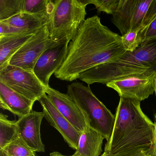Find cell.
<instances>
[{
  "label": "cell",
  "mask_w": 156,
  "mask_h": 156,
  "mask_svg": "<svg viewBox=\"0 0 156 156\" xmlns=\"http://www.w3.org/2000/svg\"><path fill=\"white\" fill-rule=\"evenodd\" d=\"M70 42L66 40L56 42L40 56L34 69V73L45 87L49 86L53 74L60 69L64 62Z\"/></svg>",
  "instance_id": "cell-9"
},
{
  "label": "cell",
  "mask_w": 156,
  "mask_h": 156,
  "mask_svg": "<svg viewBox=\"0 0 156 156\" xmlns=\"http://www.w3.org/2000/svg\"><path fill=\"white\" fill-rule=\"evenodd\" d=\"M0 156H8L6 153L4 152V151L2 149H0Z\"/></svg>",
  "instance_id": "cell-28"
},
{
  "label": "cell",
  "mask_w": 156,
  "mask_h": 156,
  "mask_svg": "<svg viewBox=\"0 0 156 156\" xmlns=\"http://www.w3.org/2000/svg\"><path fill=\"white\" fill-rule=\"evenodd\" d=\"M154 92H155V94L156 96V74L155 77V82H154Z\"/></svg>",
  "instance_id": "cell-29"
},
{
  "label": "cell",
  "mask_w": 156,
  "mask_h": 156,
  "mask_svg": "<svg viewBox=\"0 0 156 156\" xmlns=\"http://www.w3.org/2000/svg\"><path fill=\"white\" fill-rule=\"evenodd\" d=\"M139 30L130 31L121 36L122 43L127 51H133L141 43L139 36Z\"/></svg>",
  "instance_id": "cell-24"
},
{
  "label": "cell",
  "mask_w": 156,
  "mask_h": 156,
  "mask_svg": "<svg viewBox=\"0 0 156 156\" xmlns=\"http://www.w3.org/2000/svg\"><path fill=\"white\" fill-rule=\"evenodd\" d=\"M34 103L0 82V107L2 109L22 117L33 111Z\"/></svg>",
  "instance_id": "cell-14"
},
{
  "label": "cell",
  "mask_w": 156,
  "mask_h": 156,
  "mask_svg": "<svg viewBox=\"0 0 156 156\" xmlns=\"http://www.w3.org/2000/svg\"><path fill=\"white\" fill-rule=\"evenodd\" d=\"M139 36L141 42L156 39V17L148 25L140 30Z\"/></svg>",
  "instance_id": "cell-25"
},
{
  "label": "cell",
  "mask_w": 156,
  "mask_h": 156,
  "mask_svg": "<svg viewBox=\"0 0 156 156\" xmlns=\"http://www.w3.org/2000/svg\"><path fill=\"white\" fill-rule=\"evenodd\" d=\"M39 102L46 120L61 134L68 146L76 150L81 133L56 109L46 94L40 98Z\"/></svg>",
  "instance_id": "cell-11"
},
{
  "label": "cell",
  "mask_w": 156,
  "mask_h": 156,
  "mask_svg": "<svg viewBox=\"0 0 156 156\" xmlns=\"http://www.w3.org/2000/svg\"><path fill=\"white\" fill-rule=\"evenodd\" d=\"M35 34L25 33L0 36V70L9 64L12 56Z\"/></svg>",
  "instance_id": "cell-17"
},
{
  "label": "cell",
  "mask_w": 156,
  "mask_h": 156,
  "mask_svg": "<svg viewBox=\"0 0 156 156\" xmlns=\"http://www.w3.org/2000/svg\"><path fill=\"white\" fill-rule=\"evenodd\" d=\"M50 156H65V155H63L62 153H60V152H58V151H54V152H51L50 154ZM73 156V155L72 156Z\"/></svg>",
  "instance_id": "cell-27"
},
{
  "label": "cell",
  "mask_w": 156,
  "mask_h": 156,
  "mask_svg": "<svg viewBox=\"0 0 156 156\" xmlns=\"http://www.w3.org/2000/svg\"><path fill=\"white\" fill-rule=\"evenodd\" d=\"M115 115L114 129L105 152L123 153L156 143L155 124L143 113L140 101L120 98Z\"/></svg>",
  "instance_id": "cell-2"
},
{
  "label": "cell",
  "mask_w": 156,
  "mask_h": 156,
  "mask_svg": "<svg viewBox=\"0 0 156 156\" xmlns=\"http://www.w3.org/2000/svg\"><path fill=\"white\" fill-rule=\"evenodd\" d=\"M53 5V0H22V13L50 15Z\"/></svg>",
  "instance_id": "cell-19"
},
{
  "label": "cell",
  "mask_w": 156,
  "mask_h": 156,
  "mask_svg": "<svg viewBox=\"0 0 156 156\" xmlns=\"http://www.w3.org/2000/svg\"><path fill=\"white\" fill-rule=\"evenodd\" d=\"M0 82L34 103L46 94L34 72L9 64L0 70Z\"/></svg>",
  "instance_id": "cell-6"
},
{
  "label": "cell",
  "mask_w": 156,
  "mask_h": 156,
  "mask_svg": "<svg viewBox=\"0 0 156 156\" xmlns=\"http://www.w3.org/2000/svg\"><path fill=\"white\" fill-rule=\"evenodd\" d=\"M67 94L82 112L87 126L99 132L108 142L113 133L115 115L96 97L89 86L73 82L67 86Z\"/></svg>",
  "instance_id": "cell-4"
},
{
  "label": "cell",
  "mask_w": 156,
  "mask_h": 156,
  "mask_svg": "<svg viewBox=\"0 0 156 156\" xmlns=\"http://www.w3.org/2000/svg\"><path fill=\"white\" fill-rule=\"evenodd\" d=\"M2 150L8 156H36V152L20 136Z\"/></svg>",
  "instance_id": "cell-20"
},
{
  "label": "cell",
  "mask_w": 156,
  "mask_h": 156,
  "mask_svg": "<svg viewBox=\"0 0 156 156\" xmlns=\"http://www.w3.org/2000/svg\"><path fill=\"white\" fill-rule=\"evenodd\" d=\"M156 73V39L142 42L132 52L127 51L113 61L101 64L81 74L78 79L89 85L106 84L130 76Z\"/></svg>",
  "instance_id": "cell-3"
},
{
  "label": "cell",
  "mask_w": 156,
  "mask_h": 156,
  "mask_svg": "<svg viewBox=\"0 0 156 156\" xmlns=\"http://www.w3.org/2000/svg\"><path fill=\"white\" fill-rule=\"evenodd\" d=\"M45 93L60 113L79 132H83L87 124L82 112L70 97L50 86L45 87Z\"/></svg>",
  "instance_id": "cell-12"
},
{
  "label": "cell",
  "mask_w": 156,
  "mask_h": 156,
  "mask_svg": "<svg viewBox=\"0 0 156 156\" xmlns=\"http://www.w3.org/2000/svg\"><path fill=\"white\" fill-rule=\"evenodd\" d=\"M152 0H120L111 21L122 36L129 32L140 30Z\"/></svg>",
  "instance_id": "cell-8"
},
{
  "label": "cell",
  "mask_w": 156,
  "mask_h": 156,
  "mask_svg": "<svg viewBox=\"0 0 156 156\" xmlns=\"http://www.w3.org/2000/svg\"><path fill=\"white\" fill-rule=\"evenodd\" d=\"M19 137L16 120L8 119V116L0 114V149L17 139Z\"/></svg>",
  "instance_id": "cell-18"
},
{
  "label": "cell",
  "mask_w": 156,
  "mask_h": 156,
  "mask_svg": "<svg viewBox=\"0 0 156 156\" xmlns=\"http://www.w3.org/2000/svg\"><path fill=\"white\" fill-rule=\"evenodd\" d=\"M156 17V0H152L142 23V28L149 24Z\"/></svg>",
  "instance_id": "cell-26"
},
{
  "label": "cell",
  "mask_w": 156,
  "mask_h": 156,
  "mask_svg": "<svg viewBox=\"0 0 156 156\" xmlns=\"http://www.w3.org/2000/svg\"><path fill=\"white\" fill-rule=\"evenodd\" d=\"M22 0H0V21L21 13Z\"/></svg>",
  "instance_id": "cell-21"
},
{
  "label": "cell",
  "mask_w": 156,
  "mask_h": 156,
  "mask_svg": "<svg viewBox=\"0 0 156 156\" xmlns=\"http://www.w3.org/2000/svg\"><path fill=\"white\" fill-rule=\"evenodd\" d=\"M56 42L50 38L48 26L34 34L12 56L9 64L34 72L38 59Z\"/></svg>",
  "instance_id": "cell-7"
},
{
  "label": "cell",
  "mask_w": 156,
  "mask_h": 156,
  "mask_svg": "<svg viewBox=\"0 0 156 156\" xmlns=\"http://www.w3.org/2000/svg\"><path fill=\"white\" fill-rule=\"evenodd\" d=\"M156 74L118 79L106 85L116 91L120 98H132L141 102L154 93Z\"/></svg>",
  "instance_id": "cell-10"
},
{
  "label": "cell",
  "mask_w": 156,
  "mask_h": 156,
  "mask_svg": "<svg viewBox=\"0 0 156 156\" xmlns=\"http://www.w3.org/2000/svg\"><path fill=\"white\" fill-rule=\"evenodd\" d=\"M53 2L47 25L50 38L55 42L66 40L70 42L86 20L87 4L85 0H53Z\"/></svg>",
  "instance_id": "cell-5"
},
{
  "label": "cell",
  "mask_w": 156,
  "mask_h": 156,
  "mask_svg": "<svg viewBox=\"0 0 156 156\" xmlns=\"http://www.w3.org/2000/svg\"><path fill=\"white\" fill-rule=\"evenodd\" d=\"M85 1L87 5H94L98 12L113 15L118 7L120 0H85Z\"/></svg>",
  "instance_id": "cell-22"
},
{
  "label": "cell",
  "mask_w": 156,
  "mask_h": 156,
  "mask_svg": "<svg viewBox=\"0 0 156 156\" xmlns=\"http://www.w3.org/2000/svg\"><path fill=\"white\" fill-rule=\"evenodd\" d=\"M100 156H156V143L118 154H109L104 152Z\"/></svg>",
  "instance_id": "cell-23"
},
{
  "label": "cell",
  "mask_w": 156,
  "mask_h": 156,
  "mask_svg": "<svg viewBox=\"0 0 156 156\" xmlns=\"http://www.w3.org/2000/svg\"><path fill=\"white\" fill-rule=\"evenodd\" d=\"M127 51L122 37L103 25L100 18L95 15L81 25L54 76L62 81L73 82L90 68L113 61Z\"/></svg>",
  "instance_id": "cell-1"
},
{
  "label": "cell",
  "mask_w": 156,
  "mask_h": 156,
  "mask_svg": "<svg viewBox=\"0 0 156 156\" xmlns=\"http://www.w3.org/2000/svg\"><path fill=\"white\" fill-rule=\"evenodd\" d=\"M154 124H155V133H156V119H155V121H154Z\"/></svg>",
  "instance_id": "cell-30"
},
{
  "label": "cell",
  "mask_w": 156,
  "mask_h": 156,
  "mask_svg": "<svg viewBox=\"0 0 156 156\" xmlns=\"http://www.w3.org/2000/svg\"><path fill=\"white\" fill-rule=\"evenodd\" d=\"M44 117L43 112L32 111L17 121L19 136L35 152H45L41 136V128Z\"/></svg>",
  "instance_id": "cell-13"
},
{
  "label": "cell",
  "mask_w": 156,
  "mask_h": 156,
  "mask_svg": "<svg viewBox=\"0 0 156 156\" xmlns=\"http://www.w3.org/2000/svg\"><path fill=\"white\" fill-rule=\"evenodd\" d=\"M155 119H156V115H155Z\"/></svg>",
  "instance_id": "cell-31"
},
{
  "label": "cell",
  "mask_w": 156,
  "mask_h": 156,
  "mask_svg": "<svg viewBox=\"0 0 156 156\" xmlns=\"http://www.w3.org/2000/svg\"><path fill=\"white\" fill-rule=\"evenodd\" d=\"M49 15L21 13L2 22L15 28L19 34L36 33L47 26Z\"/></svg>",
  "instance_id": "cell-15"
},
{
  "label": "cell",
  "mask_w": 156,
  "mask_h": 156,
  "mask_svg": "<svg viewBox=\"0 0 156 156\" xmlns=\"http://www.w3.org/2000/svg\"><path fill=\"white\" fill-rule=\"evenodd\" d=\"M105 138L87 126L80 135L78 147L73 156H100Z\"/></svg>",
  "instance_id": "cell-16"
}]
</instances>
